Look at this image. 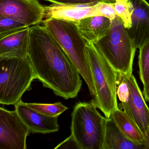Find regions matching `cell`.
Here are the masks:
<instances>
[{
    "instance_id": "obj_1",
    "label": "cell",
    "mask_w": 149,
    "mask_h": 149,
    "mask_svg": "<svg viewBox=\"0 0 149 149\" xmlns=\"http://www.w3.org/2000/svg\"><path fill=\"white\" fill-rule=\"evenodd\" d=\"M28 55L43 86L65 99L76 97L82 81L78 70L44 26L30 28Z\"/></svg>"
},
{
    "instance_id": "obj_2",
    "label": "cell",
    "mask_w": 149,
    "mask_h": 149,
    "mask_svg": "<svg viewBox=\"0 0 149 149\" xmlns=\"http://www.w3.org/2000/svg\"><path fill=\"white\" fill-rule=\"evenodd\" d=\"M42 23L74 64L95 101L96 92L86 49L87 42L76 24L56 19H46Z\"/></svg>"
},
{
    "instance_id": "obj_3",
    "label": "cell",
    "mask_w": 149,
    "mask_h": 149,
    "mask_svg": "<svg viewBox=\"0 0 149 149\" xmlns=\"http://www.w3.org/2000/svg\"><path fill=\"white\" fill-rule=\"evenodd\" d=\"M36 75L28 55L24 58H0V104L15 105L31 89Z\"/></svg>"
},
{
    "instance_id": "obj_4",
    "label": "cell",
    "mask_w": 149,
    "mask_h": 149,
    "mask_svg": "<svg viewBox=\"0 0 149 149\" xmlns=\"http://www.w3.org/2000/svg\"><path fill=\"white\" fill-rule=\"evenodd\" d=\"M86 49L95 84L97 108L107 118L119 109L117 101L118 72L94 44L87 43Z\"/></svg>"
},
{
    "instance_id": "obj_5",
    "label": "cell",
    "mask_w": 149,
    "mask_h": 149,
    "mask_svg": "<svg viewBox=\"0 0 149 149\" xmlns=\"http://www.w3.org/2000/svg\"><path fill=\"white\" fill-rule=\"evenodd\" d=\"M94 100L76 104L71 113V134L81 149H102L106 117Z\"/></svg>"
},
{
    "instance_id": "obj_6",
    "label": "cell",
    "mask_w": 149,
    "mask_h": 149,
    "mask_svg": "<svg viewBox=\"0 0 149 149\" xmlns=\"http://www.w3.org/2000/svg\"><path fill=\"white\" fill-rule=\"evenodd\" d=\"M94 45L117 72L132 74L136 49L120 18L117 16L111 21L108 33Z\"/></svg>"
},
{
    "instance_id": "obj_7",
    "label": "cell",
    "mask_w": 149,
    "mask_h": 149,
    "mask_svg": "<svg viewBox=\"0 0 149 149\" xmlns=\"http://www.w3.org/2000/svg\"><path fill=\"white\" fill-rule=\"evenodd\" d=\"M118 73L127 83L130 90L128 101L121 103L120 107L136 124L143 134L147 149H149V108L132 74Z\"/></svg>"
},
{
    "instance_id": "obj_8",
    "label": "cell",
    "mask_w": 149,
    "mask_h": 149,
    "mask_svg": "<svg viewBox=\"0 0 149 149\" xmlns=\"http://www.w3.org/2000/svg\"><path fill=\"white\" fill-rule=\"evenodd\" d=\"M30 131L16 111L0 108V149H26Z\"/></svg>"
},
{
    "instance_id": "obj_9",
    "label": "cell",
    "mask_w": 149,
    "mask_h": 149,
    "mask_svg": "<svg viewBox=\"0 0 149 149\" xmlns=\"http://www.w3.org/2000/svg\"><path fill=\"white\" fill-rule=\"evenodd\" d=\"M0 16L11 17L32 26L42 23L44 6L39 0H0Z\"/></svg>"
},
{
    "instance_id": "obj_10",
    "label": "cell",
    "mask_w": 149,
    "mask_h": 149,
    "mask_svg": "<svg viewBox=\"0 0 149 149\" xmlns=\"http://www.w3.org/2000/svg\"><path fill=\"white\" fill-rule=\"evenodd\" d=\"M133 7L131 26L126 29L136 48L149 41V4L146 0H130Z\"/></svg>"
},
{
    "instance_id": "obj_11",
    "label": "cell",
    "mask_w": 149,
    "mask_h": 149,
    "mask_svg": "<svg viewBox=\"0 0 149 149\" xmlns=\"http://www.w3.org/2000/svg\"><path fill=\"white\" fill-rule=\"evenodd\" d=\"M15 110L32 133H53L58 132V116L43 115L29 108L20 101L15 105Z\"/></svg>"
},
{
    "instance_id": "obj_12",
    "label": "cell",
    "mask_w": 149,
    "mask_h": 149,
    "mask_svg": "<svg viewBox=\"0 0 149 149\" xmlns=\"http://www.w3.org/2000/svg\"><path fill=\"white\" fill-rule=\"evenodd\" d=\"M97 2L87 4H57L44 6L45 18L56 19L76 24L80 20L94 16V6Z\"/></svg>"
},
{
    "instance_id": "obj_13",
    "label": "cell",
    "mask_w": 149,
    "mask_h": 149,
    "mask_svg": "<svg viewBox=\"0 0 149 149\" xmlns=\"http://www.w3.org/2000/svg\"><path fill=\"white\" fill-rule=\"evenodd\" d=\"M30 28L0 39V58H24L27 56Z\"/></svg>"
},
{
    "instance_id": "obj_14",
    "label": "cell",
    "mask_w": 149,
    "mask_h": 149,
    "mask_svg": "<svg viewBox=\"0 0 149 149\" xmlns=\"http://www.w3.org/2000/svg\"><path fill=\"white\" fill-rule=\"evenodd\" d=\"M78 31L87 43L95 44L108 33L111 20L102 16L86 17L76 23Z\"/></svg>"
},
{
    "instance_id": "obj_15",
    "label": "cell",
    "mask_w": 149,
    "mask_h": 149,
    "mask_svg": "<svg viewBox=\"0 0 149 149\" xmlns=\"http://www.w3.org/2000/svg\"><path fill=\"white\" fill-rule=\"evenodd\" d=\"M146 149L128 138L116 125L111 118H106L102 149Z\"/></svg>"
},
{
    "instance_id": "obj_16",
    "label": "cell",
    "mask_w": 149,
    "mask_h": 149,
    "mask_svg": "<svg viewBox=\"0 0 149 149\" xmlns=\"http://www.w3.org/2000/svg\"><path fill=\"white\" fill-rule=\"evenodd\" d=\"M111 118L119 130L130 140L136 143L146 147V142L143 134L136 124L124 111L119 109L114 111Z\"/></svg>"
},
{
    "instance_id": "obj_17",
    "label": "cell",
    "mask_w": 149,
    "mask_h": 149,
    "mask_svg": "<svg viewBox=\"0 0 149 149\" xmlns=\"http://www.w3.org/2000/svg\"><path fill=\"white\" fill-rule=\"evenodd\" d=\"M29 27L19 21L7 16H0V39Z\"/></svg>"
},
{
    "instance_id": "obj_18",
    "label": "cell",
    "mask_w": 149,
    "mask_h": 149,
    "mask_svg": "<svg viewBox=\"0 0 149 149\" xmlns=\"http://www.w3.org/2000/svg\"><path fill=\"white\" fill-rule=\"evenodd\" d=\"M113 1L117 15L123 21L125 28H130L131 26V17L133 11L132 3L130 0Z\"/></svg>"
},
{
    "instance_id": "obj_19",
    "label": "cell",
    "mask_w": 149,
    "mask_h": 149,
    "mask_svg": "<svg viewBox=\"0 0 149 149\" xmlns=\"http://www.w3.org/2000/svg\"><path fill=\"white\" fill-rule=\"evenodd\" d=\"M139 50V77L144 85L149 82V41L140 47Z\"/></svg>"
},
{
    "instance_id": "obj_20",
    "label": "cell",
    "mask_w": 149,
    "mask_h": 149,
    "mask_svg": "<svg viewBox=\"0 0 149 149\" xmlns=\"http://www.w3.org/2000/svg\"><path fill=\"white\" fill-rule=\"evenodd\" d=\"M28 107L37 112L50 116H59L68 109L61 102L54 104H42L36 103H27Z\"/></svg>"
},
{
    "instance_id": "obj_21",
    "label": "cell",
    "mask_w": 149,
    "mask_h": 149,
    "mask_svg": "<svg viewBox=\"0 0 149 149\" xmlns=\"http://www.w3.org/2000/svg\"><path fill=\"white\" fill-rule=\"evenodd\" d=\"M94 16H102L114 19L117 16L113 0H100L94 6Z\"/></svg>"
},
{
    "instance_id": "obj_22",
    "label": "cell",
    "mask_w": 149,
    "mask_h": 149,
    "mask_svg": "<svg viewBox=\"0 0 149 149\" xmlns=\"http://www.w3.org/2000/svg\"><path fill=\"white\" fill-rule=\"evenodd\" d=\"M117 95L121 103L126 102L130 95V90L127 83L118 73Z\"/></svg>"
},
{
    "instance_id": "obj_23",
    "label": "cell",
    "mask_w": 149,
    "mask_h": 149,
    "mask_svg": "<svg viewBox=\"0 0 149 149\" xmlns=\"http://www.w3.org/2000/svg\"><path fill=\"white\" fill-rule=\"evenodd\" d=\"M81 149L74 136L71 134L64 141L60 143L55 149Z\"/></svg>"
},
{
    "instance_id": "obj_24",
    "label": "cell",
    "mask_w": 149,
    "mask_h": 149,
    "mask_svg": "<svg viewBox=\"0 0 149 149\" xmlns=\"http://www.w3.org/2000/svg\"><path fill=\"white\" fill-rule=\"evenodd\" d=\"M48 1L54 4H87L94 2H97L95 0H42Z\"/></svg>"
},
{
    "instance_id": "obj_25",
    "label": "cell",
    "mask_w": 149,
    "mask_h": 149,
    "mask_svg": "<svg viewBox=\"0 0 149 149\" xmlns=\"http://www.w3.org/2000/svg\"><path fill=\"white\" fill-rule=\"evenodd\" d=\"M143 94L145 101L149 102V82L143 85Z\"/></svg>"
},
{
    "instance_id": "obj_26",
    "label": "cell",
    "mask_w": 149,
    "mask_h": 149,
    "mask_svg": "<svg viewBox=\"0 0 149 149\" xmlns=\"http://www.w3.org/2000/svg\"><path fill=\"white\" fill-rule=\"evenodd\" d=\"M95 1H97V2H98V1H100V0H95Z\"/></svg>"
}]
</instances>
